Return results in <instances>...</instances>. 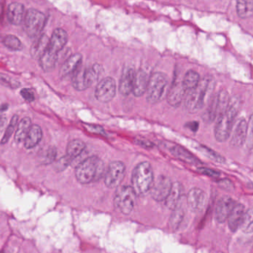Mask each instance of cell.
Segmentation results:
<instances>
[{"instance_id":"obj_25","label":"cell","mask_w":253,"mask_h":253,"mask_svg":"<svg viewBox=\"0 0 253 253\" xmlns=\"http://www.w3.org/2000/svg\"><path fill=\"white\" fill-rule=\"evenodd\" d=\"M31 119L29 117H25L19 122L17 126L14 140L17 143L20 144L24 142L30 131L32 126Z\"/></svg>"},{"instance_id":"obj_6","label":"cell","mask_w":253,"mask_h":253,"mask_svg":"<svg viewBox=\"0 0 253 253\" xmlns=\"http://www.w3.org/2000/svg\"><path fill=\"white\" fill-rule=\"evenodd\" d=\"M168 88V78L161 72L154 73L150 77L147 89V101L149 104H156L164 99Z\"/></svg>"},{"instance_id":"obj_43","label":"cell","mask_w":253,"mask_h":253,"mask_svg":"<svg viewBox=\"0 0 253 253\" xmlns=\"http://www.w3.org/2000/svg\"><path fill=\"white\" fill-rule=\"evenodd\" d=\"M86 128L89 130L90 132L93 133H97V134H104V130L102 127L100 126H94V125H87Z\"/></svg>"},{"instance_id":"obj_10","label":"cell","mask_w":253,"mask_h":253,"mask_svg":"<svg viewBox=\"0 0 253 253\" xmlns=\"http://www.w3.org/2000/svg\"><path fill=\"white\" fill-rule=\"evenodd\" d=\"M116 93V81L111 77H106L97 84L95 97L100 102L107 103L114 98Z\"/></svg>"},{"instance_id":"obj_15","label":"cell","mask_w":253,"mask_h":253,"mask_svg":"<svg viewBox=\"0 0 253 253\" xmlns=\"http://www.w3.org/2000/svg\"><path fill=\"white\" fill-rule=\"evenodd\" d=\"M68 39V33L64 29H56L50 38L48 50L55 54H58L67 44Z\"/></svg>"},{"instance_id":"obj_18","label":"cell","mask_w":253,"mask_h":253,"mask_svg":"<svg viewBox=\"0 0 253 253\" xmlns=\"http://www.w3.org/2000/svg\"><path fill=\"white\" fill-rule=\"evenodd\" d=\"M245 207L241 203H236L228 217V227L232 232L241 228L245 215Z\"/></svg>"},{"instance_id":"obj_37","label":"cell","mask_w":253,"mask_h":253,"mask_svg":"<svg viewBox=\"0 0 253 253\" xmlns=\"http://www.w3.org/2000/svg\"><path fill=\"white\" fill-rule=\"evenodd\" d=\"M73 160L71 158H70L68 155H65V156L62 157L56 163V170L57 171H62L66 169V167L71 164V161Z\"/></svg>"},{"instance_id":"obj_17","label":"cell","mask_w":253,"mask_h":253,"mask_svg":"<svg viewBox=\"0 0 253 253\" xmlns=\"http://www.w3.org/2000/svg\"><path fill=\"white\" fill-rule=\"evenodd\" d=\"M184 187L180 182L173 183L171 191L165 199L166 206L171 210L181 206V200L184 196Z\"/></svg>"},{"instance_id":"obj_21","label":"cell","mask_w":253,"mask_h":253,"mask_svg":"<svg viewBox=\"0 0 253 253\" xmlns=\"http://www.w3.org/2000/svg\"><path fill=\"white\" fill-rule=\"evenodd\" d=\"M150 78L143 70H139L135 74L133 82V94L135 97H140L146 93Z\"/></svg>"},{"instance_id":"obj_22","label":"cell","mask_w":253,"mask_h":253,"mask_svg":"<svg viewBox=\"0 0 253 253\" xmlns=\"http://www.w3.org/2000/svg\"><path fill=\"white\" fill-rule=\"evenodd\" d=\"M185 94L186 90L183 86L182 81L176 82L167 93V101L173 107H178L182 101Z\"/></svg>"},{"instance_id":"obj_19","label":"cell","mask_w":253,"mask_h":253,"mask_svg":"<svg viewBox=\"0 0 253 253\" xmlns=\"http://www.w3.org/2000/svg\"><path fill=\"white\" fill-rule=\"evenodd\" d=\"M25 14V10L23 4L13 2L8 6L7 17L11 24L20 25L24 22Z\"/></svg>"},{"instance_id":"obj_46","label":"cell","mask_w":253,"mask_h":253,"mask_svg":"<svg viewBox=\"0 0 253 253\" xmlns=\"http://www.w3.org/2000/svg\"><path fill=\"white\" fill-rule=\"evenodd\" d=\"M1 14H2V8H1V5H0V17H1Z\"/></svg>"},{"instance_id":"obj_12","label":"cell","mask_w":253,"mask_h":253,"mask_svg":"<svg viewBox=\"0 0 253 253\" xmlns=\"http://www.w3.org/2000/svg\"><path fill=\"white\" fill-rule=\"evenodd\" d=\"M207 202V196L202 189L194 187L189 191L187 196L189 209L193 213H200L204 209Z\"/></svg>"},{"instance_id":"obj_34","label":"cell","mask_w":253,"mask_h":253,"mask_svg":"<svg viewBox=\"0 0 253 253\" xmlns=\"http://www.w3.org/2000/svg\"><path fill=\"white\" fill-rule=\"evenodd\" d=\"M19 123V116L17 115H14L10 122L9 125L7 126L5 133H4L3 137H2V141H1V145H5L8 143V141L11 139V136L14 133L16 126H17Z\"/></svg>"},{"instance_id":"obj_1","label":"cell","mask_w":253,"mask_h":253,"mask_svg":"<svg viewBox=\"0 0 253 253\" xmlns=\"http://www.w3.org/2000/svg\"><path fill=\"white\" fill-rule=\"evenodd\" d=\"M215 86L216 83L212 76H205L201 79L197 86L188 91L186 96L185 106L187 110L190 113H196L203 108L213 97Z\"/></svg>"},{"instance_id":"obj_44","label":"cell","mask_w":253,"mask_h":253,"mask_svg":"<svg viewBox=\"0 0 253 253\" xmlns=\"http://www.w3.org/2000/svg\"><path fill=\"white\" fill-rule=\"evenodd\" d=\"M247 137L252 142H253V113L250 116V119H249Z\"/></svg>"},{"instance_id":"obj_8","label":"cell","mask_w":253,"mask_h":253,"mask_svg":"<svg viewBox=\"0 0 253 253\" xmlns=\"http://www.w3.org/2000/svg\"><path fill=\"white\" fill-rule=\"evenodd\" d=\"M46 15L36 9H29L26 11L24 26L26 33L31 37H37L41 35L46 25Z\"/></svg>"},{"instance_id":"obj_35","label":"cell","mask_w":253,"mask_h":253,"mask_svg":"<svg viewBox=\"0 0 253 253\" xmlns=\"http://www.w3.org/2000/svg\"><path fill=\"white\" fill-rule=\"evenodd\" d=\"M0 84L7 88L16 89L20 86V83L17 80L10 77L9 76L0 73Z\"/></svg>"},{"instance_id":"obj_2","label":"cell","mask_w":253,"mask_h":253,"mask_svg":"<svg viewBox=\"0 0 253 253\" xmlns=\"http://www.w3.org/2000/svg\"><path fill=\"white\" fill-rule=\"evenodd\" d=\"M241 104V100L238 97L230 99L227 110L218 117L215 126V137L218 142H226L229 139L235 118L239 112Z\"/></svg>"},{"instance_id":"obj_23","label":"cell","mask_w":253,"mask_h":253,"mask_svg":"<svg viewBox=\"0 0 253 253\" xmlns=\"http://www.w3.org/2000/svg\"><path fill=\"white\" fill-rule=\"evenodd\" d=\"M82 62V56L80 53H75L70 56L61 67L59 75L61 77H65L70 74H73L80 66Z\"/></svg>"},{"instance_id":"obj_26","label":"cell","mask_w":253,"mask_h":253,"mask_svg":"<svg viewBox=\"0 0 253 253\" xmlns=\"http://www.w3.org/2000/svg\"><path fill=\"white\" fill-rule=\"evenodd\" d=\"M42 139V130L37 125H32L31 128L24 141V145L27 149L35 148Z\"/></svg>"},{"instance_id":"obj_4","label":"cell","mask_w":253,"mask_h":253,"mask_svg":"<svg viewBox=\"0 0 253 253\" xmlns=\"http://www.w3.org/2000/svg\"><path fill=\"white\" fill-rule=\"evenodd\" d=\"M154 181L152 166L148 161L139 163L132 173L131 182L136 196H144L151 191Z\"/></svg>"},{"instance_id":"obj_38","label":"cell","mask_w":253,"mask_h":253,"mask_svg":"<svg viewBox=\"0 0 253 253\" xmlns=\"http://www.w3.org/2000/svg\"><path fill=\"white\" fill-rule=\"evenodd\" d=\"M56 155H57V151L56 148L51 147L47 150L46 155H45V163L50 164V163L53 162L56 159Z\"/></svg>"},{"instance_id":"obj_45","label":"cell","mask_w":253,"mask_h":253,"mask_svg":"<svg viewBox=\"0 0 253 253\" xmlns=\"http://www.w3.org/2000/svg\"><path fill=\"white\" fill-rule=\"evenodd\" d=\"M7 119L3 115H0V130L3 128V126H5V123H6Z\"/></svg>"},{"instance_id":"obj_20","label":"cell","mask_w":253,"mask_h":253,"mask_svg":"<svg viewBox=\"0 0 253 253\" xmlns=\"http://www.w3.org/2000/svg\"><path fill=\"white\" fill-rule=\"evenodd\" d=\"M135 74L136 72L133 68H126L124 71L119 83V91L122 95L128 96L133 92Z\"/></svg>"},{"instance_id":"obj_11","label":"cell","mask_w":253,"mask_h":253,"mask_svg":"<svg viewBox=\"0 0 253 253\" xmlns=\"http://www.w3.org/2000/svg\"><path fill=\"white\" fill-rule=\"evenodd\" d=\"M173 183L168 177L159 176L156 180H154L151 189V194L152 199L156 202L165 201L171 191Z\"/></svg>"},{"instance_id":"obj_27","label":"cell","mask_w":253,"mask_h":253,"mask_svg":"<svg viewBox=\"0 0 253 253\" xmlns=\"http://www.w3.org/2000/svg\"><path fill=\"white\" fill-rule=\"evenodd\" d=\"M58 54L52 53L49 50H46L42 56L39 58V65L45 72L50 73L54 70L57 62Z\"/></svg>"},{"instance_id":"obj_33","label":"cell","mask_w":253,"mask_h":253,"mask_svg":"<svg viewBox=\"0 0 253 253\" xmlns=\"http://www.w3.org/2000/svg\"><path fill=\"white\" fill-rule=\"evenodd\" d=\"M241 229L244 233H253V207L250 208L246 212Z\"/></svg>"},{"instance_id":"obj_14","label":"cell","mask_w":253,"mask_h":253,"mask_svg":"<svg viewBox=\"0 0 253 253\" xmlns=\"http://www.w3.org/2000/svg\"><path fill=\"white\" fill-rule=\"evenodd\" d=\"M235 204L236 202L229 196H226L221 198L216 205L215 212V219L216 222L219 224H223L228 221L231 211Z\"/></svg>"},{"instance_id":"obj_41","label":"cell","mask_w":253,"mask_h":253,"mask_svg":"<svg viewBox=\"0 0 253 253\" xmlns=\"http://www.w3.org/2000/svg\"><path fill=\"white\" fill-rule=\"evenodd\" d=\"M221 187L224 190H232L234 189V185L232 181L229 179H222L218 182Z\"/></svg>"},{"instance_id":"obj_36","label":"cell","mask_w":253,"mask_h":253,"mask_svg":"<svg viewBox=\"0 0 253 253\" xmlns=\"http://www.w3.org/2000/svg\"><path fill=\"white\" fill-rule=\"evenodd\" d=\"M200 150V151L203 152V153H204L210 159L213 160V161H216L218 163L225 162V158L222 157V155H219L217 152L213 151V150L209 149V148L203 146L201 147Z\"/></svg>"},{"instance_id":"obj_42","label":"cell","mask_w":253,"mask_h":253,"mask_svg":"<svg viewBox=\"0 0 253 253\" xmlns=\"http://www.w3.org/2000/svg\"><path fill=\"white\" fill-rule=\"evenodd\" d=\"M136 142L138 145H140V146L143 147L145 148H151L153 146V144L151 143V142L147 140L145 138H136Z\"/></svg>"},{"instance_id":"obj_16","label":"cell","mask_w":253,"mask_h":253,"mask_svg":"<svg viewBox=\"0 0 253 253\" xmlns=\"http://www.w3.org/2000/svg\"><path fill=\"white\" fill-rule=\"evenodd\" d=\"M248 123L245 119H241L237 122L235 130L231 138L230 145L234 148H241L247 139Z\"/></svg>"},{"instance_id":"obj_9","label":"cell","mask_w":253,"mask_h":253,"mask_svg":"<svg viewBox=\"0 0 253 253\" xmlns=\"http://www.w3.org/2000/svg\"><path fill=\"white\" fill-rule=\"evenodd\" d=\"M126 167L122 161H112L104 174V184L108 188H117L125 178Z\"/></svg>"},{"instance_id":"obj_13","label":"cell","mask_w":253,"mask_h":253,"mask_svg":"<svg viewBox=\"0 0 253 253\" xmlns=\"http://www.w3.org/2000/svg\"><path fill=\"white\" fill-rule=\"evenodd\" d=\"M164 146L171 155L184 162L193 164V165H199V164H202L201 161L196 157H195V155H193L191 152H189L183 147L169 142L164 143Z\"/></svg>"},{"instance_id":"obj_24","label":"cell","mask_w":253,"mask_h":253,"mask_svg":"<svg viewBox=\"0 0 253 253\" xmlns=\"http://www.w3.org/2000/svg\"><path fill=\"white\" fill-rule=\"evenodd\" d=\"M49 41L50 38L45 34H41L36 37L30 49L31 56L35 59H39L49 48Z\"/></svg>"},{"instance_id":"obj_3","label":"cell","mask_w":253,"mask_h":253,"mask_svg":"<svg viewBox=\"0 0 253 253\" xmlns=\"http://www.w3.org/2000/svg\"><path fill=\"white\" fill-rule=\"evenodd\" d=\"M104 174V162L96 155L88 157L80 162L75 170L76 178L82 184L99 181Z\"/></svg>"},{"instance_id":"obj_28","label":"cell","mask_w":253,"mask_h":253,"mask_svg":"<svg viewBox=\"0 0 253 253\" xmlns=\"http://www.w3.org/2000/svg\"><path fill=\"white\" fill-rule=\"evenodd\" d=\"M236 11L238 17L247 19L253 16V0H237Z\"/></svg>"},{"instance_id":"obj_31","label":"cell","mask_w":253,"mask_h":253,"mask_svg":"<svg viewBox=\"0 0 253 253\" xmlns=\"http://www.w3.org/2000/svg\"><path fill=\"white\" fill-rule=\"evenodd\" d=\"M184 218V211L181 206L173 210L170 219V226L173 230H177L182 223Z\"/></svg>"},{"instance_id":"obj_29","label":"cell","mask_w":253,"mask_h":253,"mask_svg":"<svg viewBox=\"0 0 253 253\" xmlns=\"http://www.w3.org/2000/svg\"><path fill=\"white\" fill-rule=\"evenodd\" d=\"M85 144L79 139H74L68 143L66 149V155L74 160L82 153L85 149Z\"/></svg>"},{"instance_id":"obj_30","label":"cell","mask_w":253,"mask_h":253,"mask_svg":"<svg viewBox=\"0 0 253 253\" xmlns=\"http://www.w3.org/2000/svg\"><path fill=\"white\" fill-rule=\"evenodd\" d=\"M200 76L196 71L190 70L187 71L182 80V84L186 91L194 89L200 82Z\"/></svg>"},{"instance_id":"obj_7","label":"cell","mask_w":253,"mask_h":253,"mask_svg":"<svg viewBox=\"0 0 253 253\" xmlns=\"http://www.w3.org/2000/svg\"><path fill=\"white\" fill-rule=\"evenodd\" d=\"M136 194L131 186H119L114 196V205L122 214L129 215L136 203Z\"/></svg>"},{"instance_id":"obj_5","label":"cell","mask_w":253,"mask_h":253,"mask_svg":"<svg viewBox=\"0 0 253 253\" xmlns=\"http://www.w3.org/2000/svg\"><path fill=\"white\" fill-rule=\"evenodd\" d=\"M102 68L96 64L91 68H84L81 66L73 74L72 84L77 91H82L94 85L100 78Z\"/></svg>"},{"instance_id":"obj_39","label":"cell","mask_w":253,"mask_h":253,"mask_svg":"<svg viewBox=\"0 0 253 253\" xmlns=\"http://www.w3.org/2000/svg\"><path fill=\"white\" fill-rule=\"evenodd\" d=\"M20 95L22 96L23 99L27 102H32L34 101L35 96L34 93L30 88H24L22 89L20 91Z\"/></svg>"},{"instance_id":"obj_40","label":"cell","mask_w":253,"mask_h":253,"mask_svg":"<svg viewBox=\"0 0 253 253\" xmlns=\"http://www.w3.org/2000/svg\"><path fill=\"white\" fill-rule=\"evenodd\" d=\"M199 172L203 175L207 176V177H213V178H217L220 177V173L213 170V169L206 168V167H201L199 169Z\"/></svg>"},{"instance_id":"obj_32","label":"cell","mask_w":253,"mask_h":253,"mask_svg":"<svg viewBox=\"0 0 253 253\" xmlns=\"http://www.w3.org/2000/svg\"><path fill=\"white\" fill-rule=\"evenodd\" d=\"M2 42L4 46L10 50L18 51L23 49V43L20 39L14 35H7L4 37Z\"/></svg>"}]
</instances>
